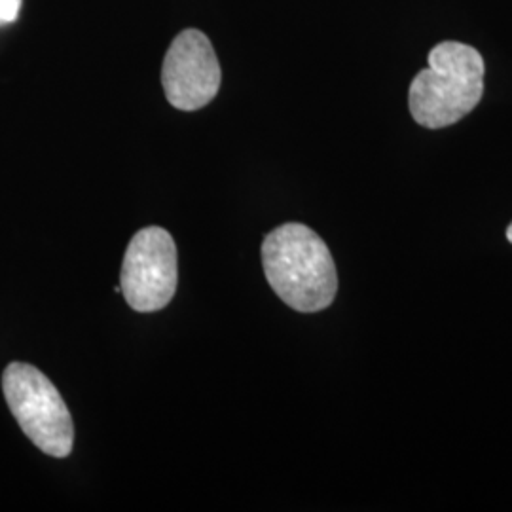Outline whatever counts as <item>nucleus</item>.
Here are the masks:
<instances>
[{
	"mask_svg": "<svg viewBox=\"0 0 512 512\" xmlns=\"http://www.w3.org/2000/svg\"><path fill=\"white\" fill-rule=\"evenodd\" d=\"M262 266L274 293L293 310L329 308L338 293L336 264L327 243L300 222H287L262 243Z\"/></svg>",
	"mask_w": 512,
	"mask_h": 512,
	"instance_id": "f257e3e1",
	"label": "nucleus"
},
{
	"mask_svg": "<svg viewBox=\"0 0 512 512\" xmlns=\"http://www.w3.org/2000/svg\"><path fill=\"white\" fill-rule=\"evenodd\" d=\"M2 391L21 431L52 458L73 452L71 412L46 374L27 363H12L2 374Z\"/></svg>",
	"mask_w": 512,
	"mask_h": 512,
	"instance_id": "7ed1b4c3",
	"label": "nucleus"
},
{
	"mask_svg": "<svg viewBox=\"0 0 512 512\" xmlns=\"http://www.w3.org/2000/svg\"><path fill=\"white\" fill-rule=\"evenodd\" d=\"M427 61L429 67L410 84V114L423 128L454 126L484 95V59L473 46L446 40L429 52Z\"/></svg>",
	"mask_w": 512,
	"mask_h": 512,
	"instance_id": "f03ea898",
	"label": "nucleus"
},
{
	"mask_svg": "<svg viewBox=\"0 0 512 512\" xmlns=\"http://www.w3.org/2000/svg\"><path fill=\"white\" fill-rule=\"evenodd\" d=\"M23 0H0V25L14 23L19 16Z\"/></svg>",
	"mask_w": 512,
	"mask_h": 512,
	"instance_id": "423d86ee",
	"label": "nucleus"
},
{
	"mask_svg": "<svg viewBox=\"0 0 512 512\" xmlns=\"http://www.w3.org/2000/svg\"><path fill=\"white\" fill-rule=\"evenodd\" d=\"M222 71L211 40L198 29H186L167 50L162 69L165 97L175 109L200 110L220 90Z\"/></svg>",
	"mask_w": 512,
	"mask_h": 512,
	"instance_id": "39448f33",
	"label": "nucleus"
},
{
	"mask_svg": "<svg viewBox=\"0 0 512 512\" xmlns=\"http://www.w3.org/2000/svg\"><path fill=\"white\" fill-rule=\"evenodd\" d=\"M177 283L175 239L160 226L139 230L129 241L120 274V289L129 308L139 313L164 310L175 296Z\"/></svg>",
	"mask_w": 512,
	"mask_h": 512,
	"instance_id": "20e7f679",
	"label": "nucleus"
},
{
	"mask_svg": "<svg viewBox=\"0 0 512 512\" xmlns=\"http://www.w3.org/2000/svg\"><path fill=\"white\" fill-rule=\"evenodd\" d=\"M507 239L512 243V224L509 226V230H507Z\"/></svg>",
	"mask_w": 512,
	"mask_h": 512,
	"instance_id": "0eeeda50",
	"label": "nucleus"
}]
</instances>
